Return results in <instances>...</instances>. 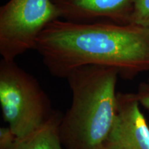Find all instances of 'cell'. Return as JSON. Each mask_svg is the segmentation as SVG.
<instances>
[{
	"label": "cell",
	"mask_w": 149,
	"mask_h": 149,
	"mask_svg": "<svg viewBox=\"0 0 149 149\" xmlns=\"http://www.w3.org/2000/svg\"><path fill=\"white\" fill-rule=\"evenodd\" d=\"M34 50L51 75L66 79L88 65L109 66L132 79L149 71V28L111 22H52L40 33Z\"/></svg>",
	"instance_id": "6da1fadb"
},
{
	"label": "cell",
	"mask_w": 149,
	"mask_h": 149,
	"mask_svg": "<svg viewBox=\"0 0 149 149\" xmlns=\"http://www.w3.org/2000/svg\"><path fill=\"white\" fill-rule=\"evenodd\" d=\"M117 69L88 65L67 76L72 93L69 109L63 114L59 134L64 149H100L117 113Z\"/></svg>",
	"instance_id": "7a4b0ae2"
},
{
	"label": "cell",
	"mask_w": 149,
	"mask_h": 149,
	"mask_svg": "<svg viewBox=\"0 0 149 149\" xmlns=\"http://www.w3.org/2000/svg\"><path fill=\"white\" fill-rule=\"evenodd\" d=\"M0 106L3 120L17 138L42 125L55 111L37 78L15 60L3 59L0 61Z\"/></svg>",
	"instance_id": "3957f363"
},
{
	"label": "cell",
	"mask_w": 149,
	"mask_h": 149,
	"mask_svg": "<svg viewBox=\"0 0 149 149\" xmlns=\"http://www.w3.org/2000/svg\"><path fill=\"white\" fill-rule=\"evenodd\" d=\"M60 18L52 0H9L0 7V54L13 61L34 49L37 38Z\"/></svg>",
	"instance_id": "277c9868"
},
{
	"label": "cell",
	"mask_w": 149,
	"mask_h": 149,
	"mask_svg": "<svg viewBox=\"0 0 149 149\" xmlns=\"http://www.w3.org/2000/svg\"><path fill=\"white\" fill-rule=\"evenodd\" d=\"M100 149H149V126L136 93H117V113Z\"/></svg>",
	"instance_id": "5b68a950"
},
{
	"label": "cell",
	"mask_w": 149,
	"mask_h": 149,
	"mask_svg": "<svg viewBox=\"0 0 149 149\" xmlns=\"http://www.w3.org/2000/svg\"><path fill=\"white\" fill-rule=\"evenodd\" d=\"M60 18L72 22L129 24L133 0H52Z\"/></svg>",
	"instance_id": "8992f818"
},
{
	"label": "cell",
	"mask_w": 149,
	"mask_h": 149,
	"mask_svg": "<svg viewBox=\"0 0 149 149\" xmlns=\"http://www.w3.org/2000/svg\"><path fill=\"white\" fill-rule=\"evenodd\" d=\"M63 113L55 110L45 123L24 136L17 138L15 149H64L59 134Z\"/></svg>",
	"instance_id": "52a82bcc"
},
{
	"label": "cell",
	"mask_w": 149,
	"mask_h": 149,
	"mask_svg": "<svg viewBox=\"0 0 149 149\" xmlns=\"http://www.w3.org/2000/svg\"><path fill=\"white\" fill-rule=\"evenodd\" d=\"M130 24L149 28V0H133Z\"/></svg>",
	"instance_id": "ba28073f"
},
{
	"label": "cell",
	"mask_w": 149,
	"mask_h": 149,
	"mask_svg": "<svg viewBox=\"0 0 149 149\" xmlns=\"http://www.w3.org/2000/svg\"><path fill=\"white\" fill-rule=\"evenodd\" d=\"M17 136L8 126L0 128V149H15Z\"/></svg>",
	"instance_id": "9c48e42d"
},
{
	"label": "cell",
	"mask_w": 149,
	"mask_h": 149,
	"mask_svg": "<svg viewBox=\"0 0 149 149\" xmlns=\"http://www.w3.org/2000/svg\"><path fill=\"white\" fill-rule=\"evenodd\" d=\"M136 95L140 105L149 111V81L141 82L139 85Z\"/></svg>",
	"instance_id": "30bf717a"
},
{
	"label": "cell",
	"mask_w": 149,
	"mask_h": 149,
	"mask_svg": "<svg viewBox=\"0 0 149 149\" xmlns=\"http://www.w3.org/2000/svg\"><path fill=\"white\" fill-rule=\"evenodd\" d=\"M148 81H149V77H148Z\"/></svg>",
	"instance_id": "8fae6325"
}]
</instances>
